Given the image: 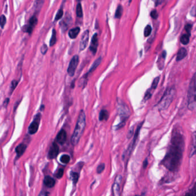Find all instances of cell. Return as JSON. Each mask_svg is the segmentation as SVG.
Here are the masks:
<instances>
[{"label":"cell","instance_id":"cell-39","mask_svg":"<svg viewBox=\"0 0 196 196\" xmlns=\"http://www.w3.org/2000/svg\"><path fill=\"white\" fill-rule=\"evenodd\" d=\"M185 29L186 32L188 33V35L190 36V32H191V30L192 29V26L190 24H188L187 25H186L185 26Z\"/></svg>","mask_w":196,"mask_h":196},{"label":"cell","instance_id":"cell-21","mask_svg":"<svg viewBox=\"0 0 196 196\" xmlns=\"http://www.w3.org/2000/svg\"><path fill=\"white\" fill-rule=\"evenodd\" d=\"M109 117V113L107 110H102L101 111L99 115V120L102 122L104 120H107Z\"/></svg>","mask_w":196,"mask_h":196},{"label":"cell","instance_id":"cell-22","mask_svg":"<svg viewBox=\"0 0 196 196\" xmlns=\"http://www.w3.org/2000/svg\"><path fill=\"white\" fill-rule=\"evenodd\" d=\"M122 12H123V8H122V6L121 5H119L117 7L116 11L115 13V18H116V19L121 18L122 15Z\"/></svg>","mask_w":196,"mask_h":196},{"label":"cell","instance_id":"cell-11","mask_svg":"<svg viewBox=\"0 0 196 196\" xmlns=\"http://www.w3.org/2000/svg\"><path fill=\"white\" fill-rule=\"evenodd\" d=\"M59 148L58 145L55 142L52 143L48 152V159H53L57 157L59 154Z\"/></svg>","mask_w":196,"mask_h":196},{"label":"cell","instance_id":"cell-45","mask_svg":"<svg viewBox=\"0 0 196 196\" xmlns=\"http://www.w3.org/2000/svg\"><path fill=\"white\" fill-rule=\"evenodd\" d=\"M138 196V195H137V196Z\"/></svg>","mask_w":196,"mask_h":196},{"label":"cell","instance_id":"cell-35","mask_svg":"<svg viewBox=\"0 0 196 196\" xmlns=\"http://www.w3.org/2000/svg\"><path fill=\"white\" fill-rule=\"evenodd\" d=\"M196 186H194L192 190L186 193L184 196H196Z\"/></svg>","mask_w":196,"mask_h":196},{"label":"cell","instance_id":"cell-5","mask_svg":"<svg viewBox=\"0 0 196 196\" xmlns=\"http://www.w3.org/2000/svg\"><path fill=\"white\" fill-rule=\"evenodd\" d=\"M196 74H194L190 83L188 93V106L190 111H193L196 108Z\"/></svg>","mask_w":196,"mask_h":196},{"label":"cell","instance_id":"cell-24","mask_svg":"<svg viewBox=\"0 0 196 196\" xmlns=\"http://www.w3.org/2000/svg\"><path fill=\"white\" fill-rule=\"evenodd\" d=\"M189 37L190 35L188 34H184L180 39V41L182 44L184 45H187L189 43Z\"/></svg>","mask_w":196,"mask_h":196},{"label":"cell","instance_id":"cell-26","mask_svg":"<svg viewBox=\"0 0 196 196\" xmlns=\"http://www.w3.org/2000/svg\"><path fill=\"white\" fill-rule=\"evenodd\" d=\"M76 13L78 17L81 18L83 16V11H82V8L81 4L80 2H78L76 8Z\"/></svg>","mask_w":196,"mask_h":196},{"label":"cell","instance_id":"cell-20","mask_svg":"<svg viewBox=\"0 0 196 196\" xmlns=\"http://www.w3.org/2000/svg\"><path fill=\"white\" fill-rule=\"evenodd\" d=\"M80 28L75 27L73 29H71L69 32V36L72 39H74L78 36V34L80 32Z\"/></svg>","mask_w":196,"mask_h":196},{"label":"cell","instance_id":"cell-12","mask_svg":"<svg viewBox=\"0 0 196 196\" xmlns=\"http://www.w3.org/2000/svg\"><path fill=\"white\" fill-rule=\"evenodd\" d=\"M101 62V57H99L98 58H97V59L96 60V61H95L94 63H93V65H92L91 67H90V69L89 71L84 76V77H83L84 79V84H84V87H85V86L86 85L88 76L89 75V74H90V73H92V72H93L96 69L97 67L100 65Z\"/></svg>","mask_w":196,"mask_h":196},{"label":"cell","instance_id":"cell-13","mask_svg":"<svg viewBox=\"0 0 196 196\" xmlns=\"http://www.w3.org/2000/svg\"><path fill=\"white\" fill-rule=\"evenodd\" d=\"M98 45V35L97 33H95L92 38L91 41V44L90 46L89 47V49L90 51L92 52L93 55H95L96 54L97 47Z\"/></svg>","mask_w":196,"mask_h":196},{"label":"cell","instance_id":"cell-41","mask_svg":"<svg viewBox=\"0 0 196 196\" xmlns=\"http://www.w3.org/2000/svg\"><path fill=\"white\" fill-rule=\"evenodd\" d=\"M9 98H6L5 100L4 101V104H3V106L4 107H7V105L9 104Z\"/></svg>","mask_w":196,"mask_h":196},{"label":"cell","instance_id":"cell-31","mask_svg":"<svg viewBox=\"0 0 196 196\" xmlns=\"http://www.w3.org/2000/svg\"><path fill=\"white\" fill-rule=\"evenodd\" d=\"M6 22H7L6 17L4 15H1L0 16V26L2 29L4 28V26H5V24H6Z\"/></svg>","mask_w":196,"mask_h":196},{"label":"cell","instance_id":"cell-4","mask_svg":"<svg viewBox=\"0 0 196 196\" xmlns=\"http://www.w3.org/2000/svg\"><path fill=\"white\" fill-rule=\"evenodd\" d=\"M117 110H118V115L120 117V122L116 126V130H119L121 128L125 126L126 121L130 117L131 112L128 107L127 104L124 103L122 101L117 102Z\"/></svg>","mask_w":196,"mask_h":196},{"label":"cell","instance_id":"cell-1","mask_svg":"<svg viewBox=\"0 0 196 196\" xmlns=\"http://www.w3.org/2000/svg\"><path fill=\"white\" fill-rule=\"evenodd\" d=\"M185 147L184 137L178 128L173 131L166 155L161 164L171 172L177 171L181 165Z\"/></svg>","mask_w":196,"mask_h":196},{"label":"cell","instance_id":"cell-10","mask_svg":"<svg viewBox=\"0 0 196 196\" xmlns=\"http://www.w3.org/2000/svg\"><path fill=\"white\" fill-rule=\"evenodd\" d=\"M89 30L85 31L82 35L81 39L79 45V50H84L89 43Z\"/></svg>","mask_w":196,"mask_h":196},{"label":"cell","instance_id":"cell-34","mask_svg":"<svg viewBox=\"0 0 196 196\" xmlns=\"http://www.w3.org/2000/svg\"><path fill=\"white\" fill-rule=\"evenodd\" d=\"M63 174H64V170L63 169H60L55 174L56 177L60 179L63 177Z\"/></svg>","mask_w":196,"mask_h":196},{"label":"cell","instance_id":"cell-16","mask_svg":"<svg viewBox=\"0 0 196 196\" xmlns=\"http://www.w3.org/2000/svg\"><path fill=\"white\" fill-rule=\"evenodd\" d=\"M167 53L166 51H163L162 52V54L159 55V58L157 61V66L159 70H162L164 67L165 62V59L166 57Z\"/></svg>","mask_w":196,"mask_h":196},{"label":"cell","instance_id":"cell-44","mask_svg":"<svg viewBox=\"0 0 196 196\" xmlns=\"http://www.w3.org/2000/svg\"><path fill=\"white\" fill-rule=\"evenodd\" d=\"M162 2H163L162 1H156V7H157L159 4H161Z\"/></svg>","mask_w":196,"mask_h":196},{"label":"cell","instance_id":"cell-25","mask_svg":"<svg viewBox=\"0 0 196 196\" xmlns=\"http://www.w3.org/2000/svg\"><path fill=\"white\" fill-rule=\"evenodd\" d=\"M71 177L74 185H75L78 182L79 177V174L77 172H72L71 173Z\"/></svg>","mask_w":196,"mask_h":196},{"label":"cell","instance_id":"cell-37","mask_svg":"<svg viewBox=\"0 0 196 196\" xmlns=\"http://www.w3.org/2000/svg\"><path fill=\"white\" fill-rule=\"evenodd\" d=\"M152 93V92L151 91H150V90H148V91L146 93V94H145L144 100H146V101L149 100V99L151 97Z\"/></svg>","mask_w":196,"mask_h":196},{"label":"cell","instance_id":"cell-19","mask_svg":"<svg viewBox=\"0 0 196 196\" xmlns=\"http://www.w3.org/2000/svg\"><path fill=\"white\" fill-rule=\"evenodd\" d=\"M187 54H188V52H187V50H186V48H180L178 52L177 56V58H176L177 61H180L182 59H184L187 55Z\"/></svg>","mask_w":196,"mask_h":196},{"label":"cell","instance_id":"cell-7","mask_svg":"<svg viewBox=\"0 0 196 196\" xmlns=\"http://www.w3.org/2000/svg\"><path fill=\"white\" fill-rule=\"evenodd\" d=\"M41 114L38 113L35 116L33 122L30 124V127L28 128V132L30 134L33 135L37 132L40 122H41Z\"/></svg>","mask_w":196,"mask_h":196},{"label":"cell","instance_id":"cell-17","mask_svg":"<svg viewBox=\"0 0 196 196\" xmlns=\"http://www.w3.org/2000/svg\"><path fill=\"white\" fill-rule=\"evenodd\" d=\"M44 184L47 188H51L54 187L55 185V181L53 178L51 177L50 176H47L45 178Z\"/></svg>","mask_w":196,"mask_h":196},{"label":"cell","instance_id":"cell-33","mask_svg":"<svg viewBox=\"0 0 196 196\" xmlns=\"http://www.w3.org/2000/svg\"><path fill=\"white\" fill-rule=\"evenodd\" d=\"M18 82H19L16 80H13L11 82V92H13V91L15 90V88H16V86L18 85Z\"/></svg>","mask_w":196,"mask_h":196},{"label":"cell","instance_id":"cell-29","mask_svg":"<svg viewBox=\"0 0 196 196\" xmlns=\"http://www.w3.org/2000/svg\"><path fill=\"white\" fill-rule=\"evenodd\" d=\"M152 28L150 25H147L146 26L144 31V35L145 37H148L151 33Z\"/></svg>","mask_w":196,"mask_h":196},{"label":"cell","instance_id":"cell-3","mask_svg":"<svg viewBox=\"0 0 196 196\" xmlns=\"http://www.w3.org/2000/svg\"><path fill=\"white\" fill-rule=\"evenodd\" d=\"M175 93L176 91L174 88H171L167 90L156 105L159 110H165L170 106L174 99Z\"/></svg>","mask_w":196,"mask_h":196},{"label":"cell","instance_id":"cell-42","mask_svg":"<svg viewBox=\"0 0 196 196\" xmlns=\"http://www.w3.org/2000/svg\"><path fill=\"white\" fill-rule=\"evenodd\" d=\"M143 165V167H144V169H146L147 167V165H148V159H146L144 160Z\"/></svg>","mask_w":196,"mask_h":196},{"label":"cell","instance_id":"cell-6","mask_svg":"<svg viewBox=\"0 0 196 196\" xmlns=\"http://www.w3.org/2000/svg\"><path fill=\"white\" fill-rule=\"evenodd\" d=\"M143 122H141L139 126H137V129H136V132L135 133V135H134V137H133V141H132V142L131 143V144H130L129 147H128V148L127 151H126V153L124 154V156H127V158L129 157L130 155H131V152L133 151V148H134L135 146L137 138H138V136H139V132H140L141 128V127L143 126Z\"/></svg>","mask_w":196,"mask_h":196},{"label":"cell","instance_id":"cell-15","mask_svg":"<svg viewBox=\"0 0 196 196\" xmlns=\"http://www.w3.org/2000/svg\"><path fill=\"white\" fill-rule=\"evenodd\" d=\"M37 19L35 16H32L29 21V24L26 27V31L27 33H31L33 31V28L37 24Z\"/></svg>","mask_w":196,"mask_h":196},{"label":"cell","instance_id":"cell-8","mask_svg":"<svg viewBox=\"0 0 196 196\" xmlns=\"http://www.w3.org/2000/svg\"><path fill=\"white\" fill-rule=\"evenodd\" d=\"M79 63V57L78 55H74L71 59L69 65L67 69V73L70 77H73L75 74L76 69Z\"/></svg>","mask_w":196,"mask_h":196},{"label":"cell","instance_id":"cell-9","mask_svg":"<svg viewBox=\"0 0 196 196\" xmlns=\"http://www.w3.org/2000/svg\"><path fill=\"white\" fill-rule=\"evenodd\" d=\"M122 181V176L117 175L115 178V181L112 185L113 196H120V184Z\"/></svg>","mask_w":196,"mask_h":196},{"label":"cell","instance_id":"cell-28","mask_svg":"<svg viewBox=\"0 0 196 196\" xmlns=\"http://www.w3.org/2000/svg\"><path fill=\"white\" fill-rule=\"evenodd\" d=\"M159 80H160V77H156V78L154 79V81H153L152 83L151 88V89H150V91H151L152 90H155L156 87H157V86L158 85Z\"/></svg>","mask_w":196,"mask_h":196},{"label":"cell","instance_id":"cell-38","mask_svg":"<svg viewBox=\"0 0 196 196\" xmlns=\"http://www.w3.org/2000/svg\"><path fill=\"white\" fill-rule=\"evenodd\" d=\"M150 15H151V17L152 18H153L154 19H157L158 17V16H159L158 12L156 11V10L152 11L151 13H150Z\"/></svg>","mask_w":196,"mask_h":196},{"label":"cell","instance_id":"cell-18","mask_svg":"<svg viewBox=\"0 0 196 196\" xmlns=\"http://www.w3.org/2000/svg\"><path fill=\"white\" fill-rule=\"evenodd\" d=\"M27 147V146L24 144H20L16 148V152L17 154V158H20V156L24 154V152L26 151V150Z\"/></svg>","mask_w":196,"mask_h":196},{"label":"cell","instance_id":"cell-14","mask_svg":"<svg viewBox=\"0 0 196 196\" xmlns=\"http://www.w3.org/2000/svg\"><path fill=\"white\" fill-rule=\"evenodd\" d=\"M66 132L65 130L62 129L59 131V133H58L56 137V141L59 144L63 145L66 142Z\"/></svg>","mask_w":196,"mask_h":196},{"label":"cell","instance_id":"cell-27","mask_svg":"<svg viewBox=\"0 0 196 196\" xmlns=\"http://www.w3.org/2000/svg\"><path fill=\"white\" fill-rule=\"evenodd\" d=\"M60 160L62 163L67 164V163H69V162L70 160V156L68 155L65 154V155L61 156Z\"/></svg>","mask_w":196,"mask_h":196},{"label":"cell","instance_id":"cell-32","mask_svg":"<svg viewBox=\"0 0 196 196\" xmlns=\"http://www.w3.org/2000/svg\"><path fill=\"white\" fill-rule=\"evenodd\" d=\"M63 15V11L62 8H60L59 11L57 12V14L55 16V20L58 21L62 17Z\"/></svg>","mask_w":196,"mask_h":196},{"label":"cell","instance_id":"cell-2","mask_svg":"<svg viewBox=\"0 0 196 196\" xmlns=\"http://www.w3.org/2000/svg\"><path fill=\"white\" fill-rule=\"evenodd\" d=\"M86 126V115L85 112L81 110L78 116L77 122L74 129V132L71 136V142L73 146L78 144L85 130Z\"/></svg>","mask_w":196,"mask_h":196},{"label":"cell","instance_id":"cell-43","mask_svg":"<svg viewBox=\"0 0 196 196\" xmlns=\"http://www.w3.org/2000/svg\"><path fill=\"white\" fill-rule=\"evenodd\" d=\"M39 196H48V193L45 192H41Z\"/></svg>","mask_w":196,"mask_h":196},{"label":"cell","instance_id":"cell-36","mask_svg":"<svg viewBox=\"0 0 196 196\" xmlns=\"http://www.w3.org/2000/svg\"><path fill=\"white\" fill-rule=\"evenodd\" d=\"M47 50H48V47L47 45L44 44L41 47V51L43 55H45L46 52H47Z\"/></svg>","mask_w":196,"mask_h":196},{"label":"cell","instance_id":"cell-40","mask_svg":"<svg viewBox=\"0 0 196 196\" xmlns=\"http://www.w3.org/2000/svg\"><path fill=\"white\" fill-rule=\"evenodd\" d=\"M133 128H131V130H130V131L128 132V133L127 135V137L128 139H130L131 137H132V133H133Z\"/></svg>","mask_w":196,"mask_h":196},{"label":"cell","instance_id":"cell-23","mask_svg":"<svg viewBox=\"0 0 196 196\" xmlns=\"http://www.w3.org/2000/svg\"><path fill=\"white\" fill-rule=\"evenodd\" d=\"M56 31L55 30L53 29L52 30V36H51V40H50V45L51 47L54 46V45H55L56 42Z\"/></svg>","mask_w":196,"mask_h":196},{"label":"cell","instance_id":"cell-30","mask_svg":"<svg viewBox=\"0 0 196 196\" xmlns=\"http://www.w3.org/2000/svg\"><path fill=\"white\" fill-rule=\"evenodd\" d=\"M105 163H101V164H100V165L97 166V173L98 174H101V173L103 172L104 169H105Z\"/></svg>","mask_w":196,"mask_h":196}]
</instances>
